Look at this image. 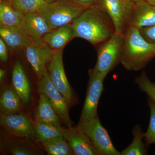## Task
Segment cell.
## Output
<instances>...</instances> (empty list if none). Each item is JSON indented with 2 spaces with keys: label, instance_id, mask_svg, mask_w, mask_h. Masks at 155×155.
<instances>
[{
  "label": "cell",
  "instance_id": "obj_1",
  "mask_svg": "<svg viewBox=\"0 0 155 155\" xmlns=\"http://www.w3.org/2000/svg\"><path fill=\"white\" fill-rule=\"evenodd\" d=\"M72 25L75 38L83 39L94 46L106 41L116 32L111 18L98 5L85 9Z\"/></svg>",
  "mask_w": 155,
  "mask_h": 155
},
{
  "label": "cell",
  "instance_id": "obj_2",
  "mask_svg": "<svg viewBox=\"0 0 155 155\" xmlns=\"http://www.w3.org/2000/svg\"><path fill=\"white\" fill-rule=\"evenodd\" d=\"M155 57V45L146 40L139 29L129 26L124 34L122 66L128 71H140Z\"/></svg>",
  "mask_w": 155,
  "mask_h": 155
},
{
  "label": "cell",
  "instance_id": "obj_3",
  "mask_svg": "<svg viewBox=\"0 0 155 155\" xmlns=\"http://www.w3.org/2000/svg\"><path fill=\"white\" fill-rule=\"evenodd\" d=\"M86 8L72 0H57L46 3L39 13L52 30L72 24Z\"/></svg>",
  "mask_w": 155,
  "mask_h": 155
},
{
  "label": "cell",
  "instance_id": "obj_4",
  "mask_svg": "<svg viewBox=\"0 0 155 155\" xmlns=\"http://www.w3.org/2000/svg\"><path fill=\"white\" fill-rule=\"evenodd\" d=\"M124 35L115 32L109 39L97 46V61L94 68L105 78L121 64Z\"/></svg>",
  "mask_w": 155,
  "mask_h": 155
},
{
  "label": "cell",
  "instance_id": "obj_5",
  "mask_svg": "<svg viewBox=\"0 0 155 155\" xmlns=\"http://www.w3.org/2000/svg\"><path fill=\"white\" fill-rule=\"evenodd\" d=\"M37 86L39 93L46 97L50 104L60 117L62 122L67 127L72 126L73 122L69 117V105L53 83L48 69L42 77L38 79Z\"/></svg>",
  "mask_w": 155,
  "mask_h": 155
},
{
  "label": "cell",
  "instance_id": "obj_6",
  "mask_svg": "<svg viewBox=\"0 0 155 155\" xmlns=\"http://www.w3.org/2000/svg\"><path fill=\"white\" fill-rule=\"evenodd\" d=\"M77 125L90 139L99 155H121L113 144L107 131L101 124L99 115Z\"/></svg>",
  "mask_w": 155,
  "mask_h": 155
},
{
  "label": "cell",
  "instance_id": "obj_7",
  "mask_svg": "<svg viewBox=\"0 0 155 155\" xmlns=\"http://www.w3.org/2000/svg\"><path fill=\"white\" fill-rule=\"evenodd\" d=\"M88 75L86 97L78 123L86 122L98 115V105L104 91L105 78L94 68L89 70Z\"/></svg>",
  "mask_w": 155,
  "mask_h": 155
},
{
  "label": "cell",
  "instance_id": "obj_8",
  "mask_svg": "<svg viewBox=\"0 0 155 155\" xmlns=\"http://www.w3.org/2000/svg\"><path fill=\"white\" fill-rule=\"evenodd\" d=\"M47 69L51 79L59 91L65 98L69 107L77 103L71 87L67 80L63 63V50L54 51Z\"/></svg>",
  "mask_w": 155,
  "mask_h": 155
},
{
  "label": "cell",
  "instance_id": "obj_9",
  "mask_svg": "<svg viewBox=\"0 0 155 155\" xmlns=\"http://www.w3.org/2000/svg\"><path fill=\"white\" fill-rule=\"evenodd\" d=\"M97 5L105 11L113 21L116 32L124 35L129 27L134 3L127 0H97Z\"/></svg>",
  "mask_w": 155,
  "mask_h": 155
},
{
  "label": "cell",
  "instance_id": "obj_10",
  "mask_svg": "<svg viewBox=\"0 0 155 155\" xmlns=\"http://www.w3.org/2000/svg\"><path fill=\"white\" fill-rule=\"evenodd\" d=\"M32 121L26 114H1L0 124L6 132L12 137L31 139L36 137Z\"/></svg>",
  "mask_w": 155,
  "mask_h": 155
},
{
  "label": "cell",
  "instance_id": "obj_11",
  "mask_svg": "<svg viewBox=\"0 0 155 155\" xmlns=\"http://www.w3.org/2000/svg\"><path fill=\"white\" fill-rule=\"evenodd\" d=\"M19 27L31 43L34 44L45 43L44 37L52 30L45 19L38 12L24 14Z\"/></svg>",
  "mask_w": 155,
  "mask_h": 155
},
{
  "label": "cell",
  "instance_id": "obj_12",
  "mask_svg": "<svg viewBox=\"0 0 155 155\" xmlns=\"http://www.w3.org/2000/svg\"><path fill=\"white\" fill-rule=\"evenodd\" d=\"M25 56L30 64L38 79H40L48 64L52 58L54 51L46 43L41 45L31 44L25 49Z\"/></svg>",
  "mask_w": 155,
  "mask_h": 155
},
{
  "label": "cell",
  "instance_id": "obj_13",
  "mask_svg": "<svg viewBox=\"0 0 155 155\" xmlns=\"http://www.w3.org/2000/svg\"><path fill=\"white\" fill-rule=\"evenodd\" d=\"M63 137L75 155H99L90 139L78 125L64 128Z\"/></svg>",
  "mask_w": 155,
  "mask_h": 155
},
{
  "label": "cell",
  "instance_id": "obj_14",
  "mask_svg": "<svg viewBox=\"0 0 155 155\" xmlns=\"http://www.w3.org/2000/svg\"><path fill=\"white\" fill-rule=\"evenodd\" d=\"M129 25L138 29L155 25V6L147 1L134 3Z\"/></svg>",
  "mask_w": 155,
  "mask_h": 155
},
{
  "label": "cell",
  "instance_id": "obj_15",
  "mask_svg": "<svg viewBox=\"0 0 155 155\" xmlns=\"http://www.w3.org/2000/svg\"><path fill=\"white\" fill-rule=\"evenodd\" d=\"M12 87L17 92L23 104L30 102L31 89L30 83L24 68L17 60L13 65L12 72Z\"/></svg>",
  "mask_w": 155,
  "mask_h": 155
},
{
  "label": "cell",
  "instance_id": "obj_16",
  "mask_svg": "<svg viewBox=\"0 0 155 155\" xmlns=\"http://www.w3.org/2000/svg\"><path fill=\"white\" fill-rule=\"evenodd\" d=\"M0 36L11 51L24 50L31 44L19 26L0 25Z\"/></svg>",
  "mask_w": 155,
  "mask_h": 155
},
{
  "label": "cell",
  "instance_id": "obj_17",
  "mask_svg": "<svg viewBox=\"0 0 155 155\" xmlns=\"http://www.w3.org/2000/svg\"><path fill=\"white\" fill-rule=\"evenodd\" d=\"M74 38L75 32L71 24L51 30L44 37L43 41L54 51L63 50L66 45Z\"/></svg>",
  "mask_w": 155,
  "mask_h": 155
},
{
  "label": "cell",
  "instance_id": "obj_18",
  "mask_svg": "<svg viewBox=\"0 0 155 155\" xmlns=\"http://www.w3.org/2000/svg\"><path fill=\"white\" fill-rule=\"evenodd\" d=\"M36 122L47 125L61 127V118L50 104L46 97L40 94L35 114Z\"/></svg>",
  "mask_w": 155,
  "mask_h": 155
},
{
  "label": "cell",
  "instance_id": "obj_19",
  "mask_svg": "<svg viewBox=\"0 0 155 155\" xmlns=\"http://www.w3.org/2000/svg\"><path fill=\"white\" fill-rule=\"evenodd\" d=\"M21 100L13 87L3 89L0 99L1 114L10 115L19 113L21 109Z\"/></svg>",
  "mask_w": 155,
  "mask_h": 155
},
{
  "label": "cell",
  "instance_id": "obj_20",
  "mask_svg": "<svg viewBox=\"0 0 155 155\" xmlns=\"http://www.w3.org/2000/svg\"><path fill=\"white\" fill-rule=\"evenodd\" d=\"M24 14L14 8L8 0H0V25L19 26Z\"/></svg>",
  "mask_w": 155,
  "mask_h": 155
},
{
  "label": "cell",
  "instance_id": "obj_21",
  "mask_svg": "<svg viewBox=\"0 0 155 155\" xmlns=\"http://www.w3.org/2000/svg\"><path fill=\"white\" fill-rule=\"evenodd\" d=\"M134 138L132 142L128 147L120 152L121 155H145L148 154L147 145L143 139L144 133L141 125H136L132 130Z\"/></svg>",
  "mask_w": 155,
  "mask_h": 155
},
{
  "label": "cell",
  "instance_id": "obj_22",
  "mask_svg": "<svg viewBox=\"0 0 155 155\" xmlns=\"http://www.w3.org/2000/svg\"><path fill=\"white\" fill-rule=\"evenodd\" d=\"M36 138L41 143L63 137L64 128L33 121Z\"/></svg>",
  "mask_w": 155,
  "mask_h": 155
},
{
  "label": "cell",
  "instance_id": "obj_23",
  "mask_svg": "<svg viewBox=\"0 0 155 155\" xmlns=\"http://www.w3.org/2000/svg\"><path fill=\"white\" fill-rule=\"evenodd\" d=\"M42 146L50 155H75L72 148L64 137L41 143Z\"/></svg>",
  "mask_w": 155,
  "mask_h": 155
},
{
  "label": "cell",
  "instance_id": "obj_24",
  "mask_svg": "<svg viewBox=\"0 0 155 155\" xmlns=\"http://www.w3.org/2000/svg\"><path fill=\"white\" fill-rule=\"evenodd\" d=\"M9 153L13 155H32L39 154V149L30 140H16L9 143Z\"/></svg>",
  "mask_w": 155,
  "mask_h": 155
},
{
  "label": "cell",
  "instance_id": "obj_25",
  "mask_svg": "<svg viewBox=\"0 0 155 155\" xmlns=\"http://www.w3.org/2000/svg\"><path fill=\"white\" fill-rule=\"evenodd\" d=\"M14 8L23 14L39 12L47 3L42 0H8Z\"/></svg>",
  "mask_w": 155,
  "mask_h": 155
},
{
  "label": "cell",
  "instance_id": "obj_26",
  "mask_svg": "<svg viewBox=\"0 0 155 155\" xmlns=\"http://www.w3.org/2000/svg\"><path fill=\"white\" fill-rule=\"evenodd\" d=\"M134 82L139 89L146 94L155 103V83L150 81L145 71H142L140 75L135 78Z\"/></svg>",
  "mask_w": 155,
  "mask_h": 155
},
{
  "label": "cell",
  "instance_id": "obj_27",
  "mask_svg": "<svg viewBox=\"0 0 155 155\" xmlns=\"http://www.w3.org/2000/svg\"><path fill=\"white\" fill-rule=\"evenodd\" d=\"M147 103L150 110L149 125L144 133V141L147 146L155 143V103L148 97Z\"/></svg>",
  "mask_w": 155,
  "mask_h": 155
},
{
  "label": "cell",
  "instance_id": "obj_28",
  "mask_svg": "<svg viewBox=\"0 0 155 155\" xmlns=\"http://www.w3.org/2000/svg\"><path fill=\"white\" fill-rule=\"evenodd\" d=\"M142 36L146 40L155 45V25L139 29Z\"/></svg>",
  "mask_w": 155,
  "mask_h": 155
},
{
  "label": "cell",
  "instance_id": "obj_29",
  "mask_svg": "<svg viewBox=\"0 0 155 155\" xmlns=\"http://www.w3.org/2000/svg\"><path fill=\"white\" fill-rule=\"evenodd\" d=\"M9 48L2 39L0 38V60L6 64L8 60Z\"/></svg>",
  "mask_w": 155,
  "mask_h": 155
},
{
  "label": "cell",
  "instance_id": "obj_30",
  "mask_svg": "<svg viewBox=\"0 0 155 155\" xmlns=\"http://www.w3.org/2000/svg\"><path fill=\"white\" fill-rule=\"evenodd\" d=\"M76 4L85 8H90L93 6L97 5V0H72Z\"/></svg>",
  "mask_w": 155,
  "mask_h": 155
},
{
  "label": "cell",
  "instance_id": "obj_31",
  "mask_svg": "<svg viewBox=\"0 0 155 155\" xmlns=\"http://www.w3.org/2000/svg\"><path fill=\"white\" fill-rule=\"evenodd\" d=\"M6 74H7V71L5 69H0V81H1V82H2L3 80L5 77Z\"/></svg>",
  "mask_w": 155,
  "mask_h": 155
},
{
  "label": "cell",
  "instance_id": "obj_32",
  "mask_svg": "<svg viewBox=\"0 0 155 155\" xmlns=\"http://www.w3.org/2000/svg\"><path fill=\"white\" fill-rule=\"evenodd\" d=\"M130 2L135 3L138 2H142V1H147V0H127Z\"/></svg>",
  "mask_w": 155,
  "mask_h": 155
},
{
  "label": "cell",
  "instance_id": "obj_33",
  "mask_svg": "<svg viewBox=\"0 0 155 155\" xmlns=\"http://www.w3.org/2000/svg\"><path fill=\"white\" fill-rule=\"evenodd\" d=\"M147 1L150 4L155 6V0H147Z\"/></svg>",
  "mask_w": 155,
  "mask_h": 155
},
{
  "label": "cell",
  "instance_id": "obj_34",
  "mask_svg": "<svg viewBox=\"0 0 155 155\" xmlns=\"http://www.w3.org/2000/svg\"><path fill=\"white\" fill-rule=\"evenodd\" d=\"M42 1H43L47 3H50L55 2V1H57V0H42Z\"/></svg>",
  "mask_w": 155,
  "mask_h": 155
}]
</instances>
